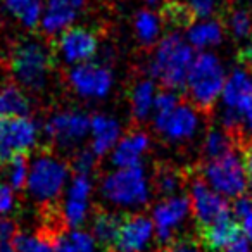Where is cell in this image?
Returning <instances> with one entry per match:
<instances>
[{"mask_svg": "<svg viewBox=\"0 0 252 252\" xmlns=\"http://www.w3.org/2000/svg\"><path fill=\"white\" fill-rule=\"evenodd\" d=\"M195 54L187 38L178 33L162 36L156 45L149 61V74L169 90L185 87L189 71L193 64Z\"/></svg>", "mask_w": 252, "mask_h": 252, "instance_id": "obj_1", "label": "cell"}, {"mask_svg": "<svg viewBox=\"0 0 252 252\" xmlns=\"http://www.w3.org/2000/svg\"><path fill=\"white\" fill-rule=\"evenodd\" d=\"M100 195L118 209H140L152 197L151 176L144 166L114 169L102 178Z\"/></svg>", "mask_w": 252, "mask_h": 252, "instance_id": "obj_2", "label": "cell"}, {"mask_svg": "<svg viewBox=\"0 0 252 252\" xmlns=\"http://www.w3.org/2000/svg\"><path fill=\"white\" fill-rule=\"evenodd\" d=\"M11 71L19 87L32 92L43 90L54 71L52 50L40 40H21L12 49Z\"/></svg>", "mask_w": 252, "mask_h": 252, "instance_id": "obj_3", "label": "cell"}, {"mask_svg": "<svg viewBox=\"0 0 252 252\" xmlns=\"http://www.w3.org/2000/svg\"><path fill=\"white\" fill-rule=\"evenodd\" d=\"M226 71L216 54L199 52L187 76V94L197 109L209 111L221 98Z\"/></svg>", "mask_w": 252, "mask_h": 252, "instance_id": "obj_4", "label": "cell"}, {"mask_svg": "<svg viewBox=\"0 0 252 252\" xmlns=\"http://www.w3.org/2000/svg\"><path fill=\"white\" fill-rule=\"evenodd\" d=\"M69 180V164L50 152L38 154L30 164L28 193L40 204H52L61 197Z\"/></svg>", "mask_w": 252, "mask_h": 252, "instance_id": "obj_5", "label": "cell"}, {"mask_svg": "<svg viewBox=\"0 0 252 252\" xmlns=\"http://www.w3.org/2000/svg\"><path fill=\"white\" fill-rule=\"evenodd\" d=\"M200 178L224 199H237L247 192L249 173L237 151H231L214 161H207L200 169Z\"/></svg>", "mask_w": 252, "mask_h": 252, "instance_id": "obj_6", "label": "cell"}, {"mask_svg": "<svg viewBox=\"0 0 252 252\" xmlns=\"http://www.w3.org/2000/svg\"><path fill=\"white\" fill-rule=\"evenodd\" d=\"M40 126L28 118H0V166L28 156L38 144Z\"/></svg>", "mask_w": 252, "mask_h": 252, "instance_id": "obj_7", "label": "cell"}, {"mask_svg": "<svg viewBox=\"0 0 252 252\" xmlns=\"http://www.w3.org/2000/svg\"><path fill=\"white\" fill-rule=\"evenodd\" d=\"M45 135L61 149H74L90 135V118L83 111L66 109L57 111L47 119Z\"/></svg>", "mask_w": 252, "mask_h": 252, "instance_id": "obj_8", "label": "cell"}, {"mask_svg": "<svg viewBox=\"0 0 252 252\" xmlns=\"http://www.w3.org/2000/svg\"><path fill=\"white\" fill-rule=\"evenodd\" d=\"M67 83L80 97L98 100L111 94L114 76L105 64L85 63L71 66V69L67 71Z\"/></svg>", "mask_w": 252, "mask_h": 252, "instance_id": "obj_9", "label": "cell"}, {"mask_svg": "<svg viewBox=\"0 0 252 252\" xmlns=\"http://www.w3.org/2000/svg\"><path fill=\"white\" fill-rule=\"evenodd\" d=\"M190 214H192V206H190L189 195L178 193V195L161 199L154 206L151 216L156 228V238L161 244L173 242L175 235L183 228Z\"/></svg>", "mask_w": 252, "mask_h": 252, "instance_id": "obj_10", "label": "cell"}, {"mask_svg": "<svg viewBox=\"0 0 252 252\" xmlns=\"http://www.w3.org/2000/svg\"><path fill=\"white\" fill-rule=\"evenodd\" d=\"M189 199L190 206H192V216L197 221L199 228L213 224L223 218L233 216L228 199H224L221 193L214 192L202 178H195L190 182Z\"/></svg>", "mask_w": 252, "mask_h": 252, "instance_id": "obj_11", "label": "cell"}, {"mask_svg": "<svg viewBox=\"0 0 252 252\" xmlns=\"http://www.w3.org/2000/svg\"><path fill=\"white\" fill-rule=\"evenodd\" d=\"M154 128L168 142L173 144L187 142L195 137L200 128L199 109L189 102H180L178 107L168 114L154 116Z\"/></svg>", "mask_w": 252, "mask_h": 252, "instance_id": "obj_12", "label": "cell"}, {"mask_svg": "<svg viewBox=\"0 0 252 252\" xmlns=\"http://www.w3.org/2000/svg\"><path fill=\"white\" fill-rule=\"evenodd\" d=\"M56 52L66 64L92 63L98 52V38L92 30L81 26H71L56 40Z\"/></svg>", "mask_w": 252, "mask_h": 252, "instance_id": "obj_13", "label": "cell"}, {"mask_svg": "<svg viewBox=\"0 0 252 252\" xmlns=\"http://www.w3.org/2000/svg\"><path fill=\"white\" fill-rule=\"evenodd\" d=\"M92 192H94V180L92 176L76 175L66 187L64 202L61 207L63 221L69 230L81 226L90 214Z\"/></svg>", "mask_w": 252, "mask_h": 252, "instance_id": "obj_14", "label": "cell"}, {"mask_svg": "<svg viewBox=\"0 0 252 252\" xmlns=\"http://www.w3.org/2000/svg\"><path fill=\"white\" fill-rule=\"evenodd\" d=\"M156 238L154 223L149 216L133 213L123 218L118 238H116L114 252H147Z\"/></svg>", "mask_w": 252, "mask_h": 252, "instance_id": "obj_15", "label": "cell"}, {"mask_svg": "<svg viewBox=\"0 0 252 252\" xmlns=\"http://www.w3.org/2000/svg\"><path fill=\"white\" fill-rule=\"evenodd\" d=\"M88 0H47L40 28L45 35L59 36L73 26Z\"/></svg>", "mask_w": 252, "mask_h": 252, "instance_id": "obj_16", "label": "cell"}, {"mask_svg": "<svg viewBox=\"0 0 252 252\" xmlns=\"http://www.w3.org/2000/svg\"><path fill=\"white\" fill-rule=\"evenodd\" d=\"M151 149V138L145 131L133 130L121 137L114 151L111 152V162L116 169H128L142 166L145 154Z\"/></svg>", "mask_w": 252, "mask_h": 252, "instance_id": "obj_17", "label": "cell"}, {"mask_svg": "<svg viewBox=\"0 0 252 252\" xmlns=\"http://www.w3.org/2000/svg\"><path fill=\"white\" fill-rule=\"evenodd\" d=\"M90 137H92V151L98 159L111 154L118 142L123 137L121 123L116 118L105 114H95L90 118Z\"/></svg>", "mask_w": 252, "mask_h": 252, "instance_id": "obj_18", "label": "cell"}, {"mask_svg": "<svg viewBox=\"0 0 252 252\" xmlns=\"http://www.w3.org/2000/svg\"><path fill=\"white\" fill-rule=\"evenodd\" d=\"M242 235V224L233 216L223 218L216 223L200 228V242L211 252H224Z\"/></svg>", "mask_w": 252, "mask_h": 252, "instance_id": "obj_19", "label": "cell"}, {"mask_svg": "<svg viewBox=\"0 0 252 252\" xmlns=\"http://www.w3.org/2000/svg\"><path fill=\"white\" fill-rule=\"evenodd\" d=\"M252 98V73L245 67H237L226 76L221 94V102L226 109L242 112Z\"/></svg>", "mask_w": 252, "mask_h": 252, "instance_id": "obj_20", "label": "cell"}, {"mask_svg": "<svg viewBox=\"0 0 252 252\" xmlns=\"http://www.w3.org/2000/svg\"><path fill=\"white\" fill-rule=\"evenodd\" d=\"M223 36L224 28L218 19H200L187 28V42L200 52H209V49L218 47L223 42Z\"/></svg>", "mask_w": 252, "mask_h": 252, "instance_id": "obj_21", "label": "cell"}, {"mask_svg": "<svg viewBox=\"0 0 252 252\" xmlns=\"http://www.w3.org/2000/svg\"><path fill=\"white\" fill-rule=\"evenodd\" d=\"M2 9L11 19L26 30H35L42 23L43 0H2Z\"/></svg>", "mask_w": 252, "mask_h": 252, "instance_id": "obj_22", "label": "cell"}, {"mask_svg": "<svg viewBox=\"0 0 252 252\" xmlns=\"http://www.w3.org/2000/svg\"><path fill=\"white\" fill-rule=\"evenodd\" d=\"M32 100L18 83L0 85V118H28Z\"/></svg>", "mask_w": 252, "mask_h": 252, "instance_id": "obj_23", "label": "cell"}, {"mask_svg": "<svg viewBox=\"0 0 252 252\" xmlns=\"http://www.w3.org/2000/svg\"><path fill=\"white\" fill-rule=\"evenodd\" d=\"M158 87L154 80H140L133 85L130 94L131 114L137 121H145L154 112Z\"/></svg>", "mask_w": 252, "mask_h": 252, "instance_id": "obj_24", "label": "cell"}, {"mask_svg": "<svg viewBox=\"0 0 252 252\" xmlns=\"http://www.w3.org/2000/svg\"><path fill=\"white\" fill-rule=\"evenodd\" d=\"M123 218L114 211H98L92 220V231L97 244L104 249H112L116 238H118L119 228H121Z\"/></svg>", "mask_w": 252, "mask_h": 252, "instance_id": "obj_25", "label": "cell"}, {"mask_svg": "<svg viewBox=\"0 0 252 252\" xmlns=\"http://www.w3.org/2000/svg\"><path fill=\"white\" fill-rule=\"evenodd\" d=\"M100 245L94 238V235L83 230H64L57 233L54 240V251L56 252H100Z\"/></svg>", "mask_w": 252, "mask_h": 252, "instance_id": "obj_26", "label": "cell"}, {"mask_svg": "<svg viewBox=\"0 0 252 252\" xmlns=\"http://www.w3.org/2000/svg\"><path fill=\"white\" fill-rule=\"evenodd\" d=\"M233 151V137L223 128H213L206 133L202 142V154L207 161H214Z\"/></svg>", "mask_w": 252, "mask_h": 252, "instance_id": "obj_27", "label": "cell"}, {"mask_svg": "<svg viewBox=\"0 0 252 252\" xmlns=\"http://www.w3.org/2000/svg\"><path fill=\"white\" fill-rule=\"evenodd\" d=\"M133 26H135V35H137V38L144 45H152V43L158 45V42L161 40L159 36H161L162 23L161 18L156 12L147 11V9L137 12Z\"/></svg>", "mask_w": 252, "mask_h": 252, "instance_id": "obj_28", "label": "cell"}, {"mask_svg": "<svg viewBox=\"0 0 252 252\" xmlns=\"http://www.w3.org/2000/svg\"><path fill=\"white\" fill-rule=\"evenodd\" d=\"M183 185V175L175 168L169 166H162L156 171L154 175V187L158 193H161L162 199L166 197L178 195V190Z\"/></svg>", "mask_w": 252, "mask_h": 252, "instance_id": "obj_29", "label": "cell"}, {"mask_svg": "<svg viewBox=\"0 0 252 252\" xmlns=\"http://www.w3.org/2000/svg\"><path fill=\"white\" fill-rule=\"evenodd\" d=\"M187 11V14L197 21L200 19H214L223 9L224 0H178Z\"/></svg>", "mask_w": 252, "mask_h": 252, "instance_id": "obj_30", "label": "cell"}, {"mask_svg": "<svg viewBox=\"0 0 252 252\" xmlns=\"http://www.w3.org/2000/svg\"><path fill=\"white\" fill-rule=\"evenodd\" d=\"M12 249L16 252H56L54 242L42 235L18 233L12 238Z\"/></svg>", "mask_w": 252, "mask_h": 252, "instance_id": "obj_31", "label": "cell"}, {"mask_svg": "<svg viewBox=\"0 0 252 252\" xmlns=\"http://www.w3.org/2000/svg\"><path fill=\"white\" fill-rule=\"evenodd\" d=\"M228 32L237 40L252 38V14L247 9H237L228 16Z\"/></svg>", "mask_w": 252, "mask_h": 252, "instance_id": "obj_32", "label": "cell"}, {"mask_svg": "<svg viewBox=\"0 0 252 252\" xmlns=\"http://www.w3.org/2000/svg\"><path fill=\"white\" fill-rule=\"evenodd\" d=\"M5 175H7V183L12 190H21L28 183L30 175V162L28 156H19L12 159L9 164H5Z\"/></svg>", "mask_w": 252, "mask_h": 252, "instance_id": "obj_33", "label": "cell"}, {"mask_svg": "<svg viewBox=\"0 0 252 252\" xmlns=\"http://www.w3.org/2000/svg\"><path fill=\"white\" fill-rule=\"evenodd\" d=\"M98 158L95 156V152L92 149H81L76 152V156L73 158L71 162V168L76 175H85V176H92V173L97 168Z\"/></svg>", "mask_w": 252, "mask_h": 252, "instance_id": "obj_34", "label": "cell"}, {"mask_svg": "<svg viewBox=\"0 0 252 252\" xmlns=\"http://www.w3.org/2000/svg\"><path fill=\"white\" fill-rule=\"evenodd\" d=\"M180 105V95L176 94V90H164L158 92V97H156V105H154V116L156 114H168L173 109H176Z\"/></svg>", "mask_w": 252, "mask_h": 252, "instance_id": "obj_35", "label": "cell"}, {"mask_svg": "<svg viewBox=\"0 0 252 252\" xmlns=\"http://www.w3.org/2000/svg\"><path fill=\"white\" fill-rule=\"evenodd\" d=\"M220 123H221V128H223V130H226V131L238 130V128L242 126V112L224 107L223 111H221Z\"/></svg>", "mask_w": 252, "mask_h": 252, "instance_id": "obj_36", "label": "cell"}, {"mask_svg": "<svg viewBox=\"0 0 252 252\" xmlns=\"http://www.w3.org/2000/svg\"><path fill=\"white\" fill-rule=\"evenodd\" d=\"M16 206L14 190L5 183H0V218L9 214Z\"/></svg>", "mask_w": 252, "mask_h": 252, "instance_id": "obj_37", "label": "cell"}, {"mask_svg": "<svg viewBox=\"0 0 252 252\" xmlns=\"http://www.w3.org/2000/svg\"><path fill=\"white\" fill-rule=\"evenodd\" d=\"M252 213V197L251 195H242L237 197L231 204V214L233 218H238V220H245L249 214Z\"/></svg>", "mask_w": 252, "mask_h": 252, "instance_id": "obj_38", "label": "cell"}, {"mask_svg": "<svg viewBox=\"0 0 252 252\" xmlns=\"http://www.w3.org/2000/svg\"><path fill=\"white\" fill-rule=\"evenodd\" d=\"M18 235V226L14 220L0 218V244H12V238Z\"/></svg>", "mask_w": 252, "mask_h": 252, "instance_id": "obj_39", "label": "cell"}, {"mask_svg": "<svg viewBox=\"0 0 252 252\" xmlns=\"http://www.w3.org/2000/svg\"><path fill=\"white\" fill-rule=\"evenodd\" d=\"M238 59H240V63L244 64L245 69H249L252 73V38L240 49V52H238Z\"/></svg>", "mask_w": 252, "mask_h": 252, "instance_id": "obj_40", "label": "cell"}, {"mask_svg": "<svg viewBox=\"0 0 252 252\" xmlns=\"http://www.w3.org/2000/svg\"><path fill=\"white\" fill-rule=\"evenodd\" d=\"M162 252H204V251L197 244H193V242H178V244L171 245V247H168Z\"/></svg>", "mask_w": 252, "mask_h": 252, "instance_id": "obj_41", "label": "cell"}, {"mask_svg": "<svg viewBox=\"0 0 252 252\" xmlns=\"http://www.w3.org/2000/svg\"><path fill=\"white\" fill-rule=\"evenodd\" d=\"M242 128L247 131L249 135H252V98L242 111Z\"/></svg>", "mask_w": 252, "mask_h": 252, "instance_id": "obj_42", "label": "cell"}, {"mask_svg": "<svg viewBox=\"0 0 252 252\" xmlns=\"http://www.w3.org/2000/svg\"><path fill=\"white\" fill-rule=\"evenodd\" d=\"M224 252H251V242L242 235V237L238 238L233 245H230Z\"/></svg>", "mask_w": 252, "mask_h": 252, "instance_id": "obj_43", "label": "cell"}, {"mask_svg": "<svg viewBox=\"0 0 252 252\" xmlns=\"http://www.w3.org/2000/svg\"><path fill=\"white\" fill-rule=\"evenodd\" d=\"M242 159H244V164H245V169H247L249 176H252V144L245 145Z\"/></svg>", "mask_w": 252, "mask_h": 252, "instance_id": "obj_44", "label": "cell"}, {"mask_svg": "<svg viewBox=\"0 0 252 252\" xmlns=\"http://www.w3.org/2000/svg\"><path fill=\"white\" fill-rule=\"evenodd\" d=\"M240 224H242V231H244V237L252 244V213L245 220H242Z\"/></svg>", "mask_w": 252, "mask_h": 252, "instance_id": "obj_45", "label": "cell"}, {"mask_svg": "<svg viewBox=\"0 0 252 252\" xmlns=\"http://www.w3.org/2000/svg\"><path fill=\"white\" fill-rule=\"evenodd\" d=\"M247 190H249V193H251V197H252V176H249V185H247Z\"/></svg>", "mask_w": 252, "mask_h": 252, "instance_id": "obj_46", "label": "cell"}, {"mask_svg": "<svg viewBox=\"0 0 252 252\" xmlns=\"http://www.w3.org/2000/svg\"><path fill=\"white\" fill-rule=\"evenodd\" d=\"M147 4H152V5H156V4H159V2H162V0H145Z\"/></svg>", "mask_w": 252, "mask_h": 252, "instance_id": "obj_47", "label": "cell"}, {"mask_svg": "<svg viewBox=\"0 0 252 252\" xmlns=\"http://www.w3.org/2000/svg\"><path fill=\"white\" fill-rule=\"evenodd\" d=\"M240 4H244V5H249V4H252V0H238Z\"/></svg>", "mask_w": 252, "mask_h": 252, "instance_id": "obj_48", "label": "cell"}]
</instances>
